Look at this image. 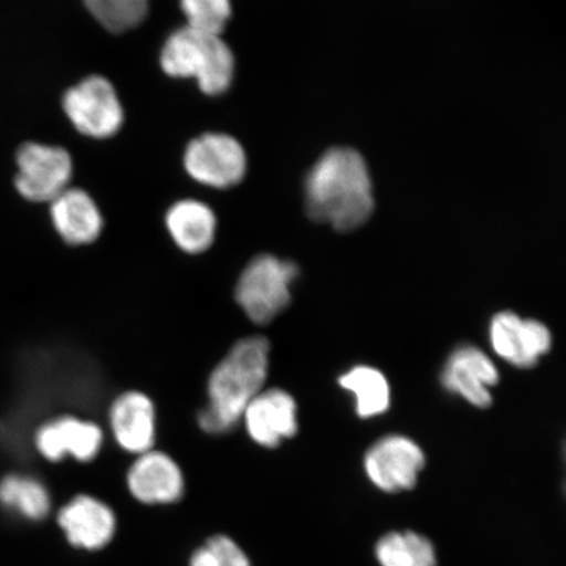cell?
Segmentation results:
<instances>
[{
    "label": "cell",
    "mask_w": 566,
    "mask_h": 566,
    "mask_svg": "<svg viewBox=\"0 0 566 566\" xmlns=\"http://www.w3.org/2000/svg\"><path fill=\"white\" fill-rule=\"evenodd\" d=\"M163 71L177 80L192 77L203 94L217 96L231 86L235 59L219 34L180 28L168 35L161 49Z\"/></svg>",
    "instance_id": "3957f363"
},
{
    "label": "cell",
    "mask_w": 566,
    "mask_h": 566,
    "mask_svg": "<svg viewBox=\"0 0 566 566\" xmlns=\"http://www.w3.org/2000/svg\"><path fill=\"white\" fill-rule=\"evenodd\" d=\"M300 271L293 261L259 254L245 265L235 286L238 306L251 322L274 321L292 301V287Z\"/></svg>",
    "instance_id": "277c9868"
},
{
    "label": "cell",
    "mask_w": 566,
    "mask_h": 566,
    "mask_svg": "<svg viewBox=\"0 0 566 566\" xmlns=\"http://www.w3.org/2000/svg\"><path fill=\"white\" fill-rule=\"evenodd\" d=\"M497 381L499 371L492 359L471 345L460 346L452 353L442 373L444 388L478 408L492 405L490 388Z\"/></svg>",
    "instance_id": "4fadbf2b"
},
{
    "label": "cell",
    "mask_w": 566,
    "mask_h": 566,
    "mask_svg": "<svg viewBox=\"0 0 566 566\" xmlns=\"http://www.w3.org/2000/svg\"><path fill=\"white\" fill-rule=\"evenodd\" d=\"M104 431L95 421L75 415L54 417L41 424L34 434V446L51 462L73 458L92 462L102 451Z\"/></svg>",
    "instance_id": "ba28073f"
},
{
    "label": "cell",
    "mask_w": 566,
    "mask_h": 566,
    "mask_svg": "<svg viewBox=\"0 0 566 566\" xmlns=\"http://www.w3.org/2000/svg\"><path fill=\"white\" fill-rule=\"evenodd\" d=\"M184 167L202 186L228 189L244 179L247 155L235 138L208 133L190 142L184 154Z\"/></svg>",
    "instance_id": "52a82bcc"
},
{
    "label": "cell",
    "mask_w": 566,
    "mask_h": 566,
    "mask_svg": "<svg viewBox=\"0 0 566 566\" xmlns=\"http://www.w3.org/2000/svg\"><path fill=\"white\" fill-rule=\"evenodd\" d=\"M59 522L73 546L90 551L106 546L116 530L115 514L90 495L71 500L60 512Z\"/></svg>",
    "instance_id": "2e32d148"
},
{
    "label": "cell",
    "mask_w": 566,
    "mask_h": 566,
    "mask_svg": "<svg viewBox=\"0 0 566 566\" xmlns=\"http://www.w3.org/2000/svg\"><path fill=\"white\" fill-rule=\"evenodd\" d=\"M63 111L83 136L105 139L124 125V108L115 87L103 76L92 75L63 96Z\"/></svg>",
    "instance_id": "5b68a950"
},
{
    "label": "cell",
    "mask_w": 566,
    "mask_h": 566,
    "mask_svg": "<svg viewBox=\"0 0 566 566\" xmlns=\"http://www.w3.org/2000/svg\"><path fill=\"white\" fill-rule=\"evenodd\" d=\"M127 472L130 493L144 504H171L184 493V476L179 464L159 450L137 455Z\"/></svg>",
    "instance_id": "5bb4252c"
},
{
    "label": "cell",
    "mask_w": 566,
    "mask_h": 566,
    "mask_svg": "<svg viewBox=\"0 0 566 566\" xmlns=\"http://www.w3.org/2000/svg\"><path fill=\"white\" fill-rule=\"evenodd\" d=\"M180 7L193 30L219 34L232 15L231 0H180Z\"/></svg>",
    "instance_id": "7402d4cb"
},
{
    "label": "cell",
    "mask_w": 566,
    "mask_h": 566,
    "mask_svg": "<svg viewBox=\"0 0 566 566\" xmlns=\"http://www.w3.org/2000/svg\"><path fill=\"white\" fill-rule=\"evenodd\" d=\"M0 504L27 520L41 521L51 511V495L34 478L9 475L0 481Z\"/></svg>",
    "instance_id": "d6986e66"
},
{
    "label": "cell",
    "mask_w": 566,
    "mask_h": 566,
    "mask_svg": "<svg viewBox=\"0 0 566 566\" xmlns=\"http://www.w3.org/2000/svg\"><path fill=\"white\" fill-rule=\"evenodd\" d=\"M91 15L106 31L123 33L138 27L150 7V0H83Z\"/></svg>",
    "instance_id": "44dd1931"
},
{
    "label": "cell",
    "mask_w": 566,
    "mask_h": 566,
    "mask_svg": "<svg viewBox=\"0 0 566 566\" xmlns=\"http://www.w3.org/2000/svg\"><path fill=\"white\" fill-rule=\"evenodd\" d=\"M377 556L381 566H436L431 543L419 534H388L378 543Z\"/></svg>",
    "instance_id": "ffe728a7"
},
{
    "label": "cell",
    "mask_w": 566,
    "mask_h": 566,
    "mask_svg": "<svg viewBox=\"0 0 566 566\" xmlns=\"http://www.w3.org/2000/svg\"><path fill=\"white\" fill-rule=\"evenodd\" d=\"M166 228L172 242L187 254H201L210 250L217 237L218 222L209 205L187 198L168 209Z\"/></svg>",
    "instance_id": "e0dca14e"
},
{
    "label": "cell",
    "mask_w": 566,
    "mask_h": 566,
    "mask_svg": "<svg viewBox=\"0 0 566 566\" xmlns=\"http://www.w3.org/2000/svg\"><path fill=\"white\" fill-rule=\"evenodd\" d=\"M190 566H251L235 542L228 536H214L198 549Z\"/></svg>",
    "instance_id": "603a6c76"
},
{
    "label": "cell",
    "mask_w": 566,
    "mask_h": 566,
    "mask_svg": "<svg viewBox=\"0 0 566 566\" xmlns=\"http://www.w3.org/2000/svg\"><path fill=\"white\" fill-rule=\"evenodd\" d=\"M271 344L263 336H248L233 344L208 379L207 405L198 413V427L210 436H223L238 427L248 405L265 388Z\"/></svg>",
    "instance_id": "6da1fadb"
},
{
    "label": "cell",
    "mask_w": 566,
    "mask_h": 566,
    "mask_svg": "<svg viewBox=\"0 0 566 566\" xmlns=\"http://www.w3.org/2000/svg\"><path fill=\"white\" fill-rule=\"evenodd\" d=\"M423 465L420 446L401 436H389L378 441L365 458L367 476L379 490L388 493L413 488Z\"/></svg>",
    "instance_id": "9c48e42d"
},
{
    "label": "cell",
    "mask_w": 566,
    "mask_h": 566,
    "mask_svg": "<svg viewBox=\"0 0 566 566\" xmlns=\"http://www.w3.org/2000/svg\"><path fill=\"white\" fill-rule=\"evenodd\" d=\"M306 205L314 221L338 231L364 224L374 210V197L363 157L350 148L325 154L307 177Z\"/></svg>",
    "instance_id": "7a4b0ae2"
},
{
    "label": "cell",
    "mask_w": 566,
    "mask_h": 566,
    "mask_svg": "<svg viewBox=\"0 0 566 566\" xmlns=\"http://www.w3.org/2000/svg\"><path fill=\"white\" fill-rule=\"evenodd\" d=\"M18 192L32 202H49L70 188L73 159L65 148L28 142L17 154Z\"/></svg>",
    "instance_id": "8992f818"
},
{
    "label": "cell",
    "mask_w": 566,
    "mask_h": 566,
    "mask_svg": "<svg viewBox=\"0 0 566 566\" xmlns=\"http://www.w3.org/2000/svg\"><path fill=\"white\" fill-rule=\"evenodd\" d=\"M339 386L356 398V409L363 419L385 413L391 401V389L384 374L370 366H356L339 378Z\"/></svg>",
    "instance_id": "ac0fdd59"
},
{
    "label": "cell",
    "mask_w": 566,
    "mask_h": 566,
    "mask_svg": "<svg viewBox=\"0 0 566 566\" xmlns=\"http://www.w3.org/2000/svg\"><path fill=\"white\" fill-rule=\"evenodd\" d=\"M54 230L73 247L95 243L104 230V217L94 198L81 188H67L51 202Z\"/></svg>",
    "instance_id": "9a60e30c"
},
{
    "label": "cell",
    "mask_w": 566,
    "mask_h": 566,
    "mask_svg": "<svg viewBox=\"0 0 566 566\" xmlns=\"http://www.w3.org/2000/svg\"><path fill=\"white\" fill-rule=\"evenodd\" d=\"M108 424L113 440L134 455L154 449L158 433L157 408L150 396L132 391L118 395L108 410Z\"/></svg>",
    "instance_id": "8fae6325"
},
{
    "label": "cell",
    "mask_w": 566,
    "mask_h": 566,
    "mask_svg": "<svg viewBox=\"0 0 566 566\" xmlns=\"http://www.w3.org/2000/svg\"><path fill=\"white\" fill-rule=\"evenodd\" d=\"M490 338L493 350L521 369L535 366L552 346L551 332L546 325L533 318L523 321L509 311L492 318Z\"/></svg>",
    "instance_id": "7c38bea8"
},
{
    "label": "cell",
    "mask_w": 566,
    "mask_h": 566,
    "mask_svg": "<svg viewBox=\"0 0 566 566\" xmlns=\"http://www.w3.org/2000/svg\"><path fill=\"white\" fill-rule=\"evenodd\" d=\"M240 422L254 443L274 449L298 431V408L283 389L264 388L247 406Z\"/></svg>",
    "instance_id": "30bf717a"
}]
</instances>
